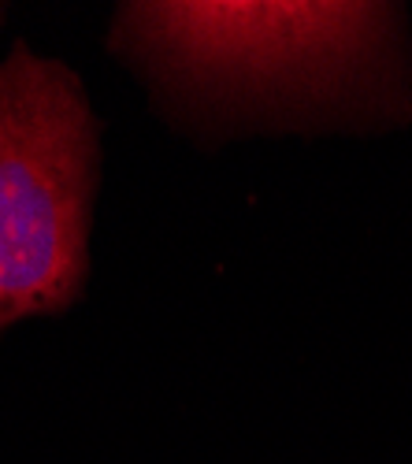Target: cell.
Here are the masks:
<instances>
[{
	"label": "cell",
	"mask_w": 412,
	"mask_h": 464,
	"mask_svg": "<svg viewBox=\"0 0 412 464\" xmlns=\"http://www.w3.org/2000/svg\"><path fill=\"white\" fill-rule=\"evenodd\" d=\"M97 189L101 120L82 79L15 42L0 60V331L82 297Z\"/></svg>",
	"instance_id": "obj_2"
},
{
	"label": "cell",
	"mask_w": 412,
	"mask_h": 464,
	"mask_svg": "<svg viewBox=\"0 0 412 464\" xmlns=\"http://www.w3.org/2000/svg\"><path fill=\"white\" fill-rule=\"evenodd\" d=\"M108 49L175 130L242 134L387 127L412 115V60L394 5H120Z\"/></svg>",
	"instance_id": "obj_1"
},
{
	"label": "cell",
	"mask_w": 412,
	"mask_h": 464,
	"mask_svg": "<svg viewBox=\"0 0 412 464\" xmlns=\"http://www.w3.org/2000/svg\"><path fill=\"white\" fill-rule=\"evenodd\" d=\"M0 19H5V8H0Z\"/></svg>",
	"instance_id": "obj_3"
}]
</instances>
